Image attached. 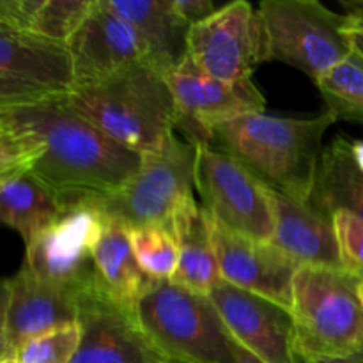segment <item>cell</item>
Segmentation results:
<instances>
[{
    "instance_id": "cell-12",
    "label": "cell",
    "mask_w": 363,
    "mask_h": 363,
    "mask_svg": "<svg viewBox=\"0 0 363 363\" xmlns=\"http://www.w3.org/2000/svg\"><path fill=\"white\" fill-rule=\"evenodd\" d=\"M80 344L69 363H169L133 312L119 307L98 287L78 300Z\"/></svg>"
},
{
    "instance_id": "cell-13",
    "label": "cell",
    "mask_w": 363,
    "mask_h": 363,
    "mask_svg": "<svg viewBox=\"0 0 363 363\" xmlns=\"http://www.w3.org/2000/svg\"><path fill=\"white\" fill-rule=\"evenodd\" d=\"M209 300L238 346L261 363H303L294 347V323L287 308L222 282Z\"/></svg>"
},
{
    "instance_id": "cell-41",
    "label": "cell",
    "mask_w": 363,
    "mask_h": 363,
    "mask_svg": "<svg viewBox=\"0 0 363 363\" xmlns=\"http://www.w3.org/2000/svg\"><path fill=\"white\" fill-rule=\"evenodd\" d=\"M169 363H183V362H177V360H170Z\"/></svg>"
},
{
    "instance_id": "cell-1",
    "label": "cell",
    "mask_w": 363,
    "mask_h": 363,
    "mask_svg": "<svg viewBox=\"0 0 363 363\" xmlns=\"http://www.w3.org/2000/svg\"><path fill=\"white\" fill-rule=\"evenodd\" d=\"M0 123L4 130L30 135L43 145L28 172L64 208L113 194L140 167L142 155L121 147L82 119L64 94L0 113Z\"/></svg>"
},
{
    "instance_id": "cell-24",
    "label": "cell",
    "mask_w": 363,
    "mask_h": 363,
    "mask_svg": "<svg viewBox=\"0 0 363 363\" xmlns=\"http://www.w3.org/2000/svg\"><path fill=\"white\" fill-rule=\"evenodd\" d=\"M326 112L337 121L363 124V57L353 52L326 71L318 82Z\"/></svg>"
},
{
    "instance_id": "cell-28",
    "label": "cell",
    "mask_w": 363,
    "mask_h": 363,
    "mask_svg": "<svg viewBox=\"0 0 363 363\" xmlns=\"http://www.w3.org/2000/svg\"><path fill=\"white\" fill-rule=\"evenodd\" d=\"M340 266L347 275L363 280V220L346 209L332 215Z\"/></svg>"
},
{
    "instance_id": "cell-8",
    "label": "cell",
    "mask_w": 363,
    "mask_h": 363,
    "mask_svg": "<svg viewBox=\"0 0 363 363\" xmlns=\"http://www.w3.org/2000/svg\"><path fill=\"white\" fill-rule=\"evenodd\" d=\"M195 188L202 208L222 225L269 243L275 229L272 188L247 167L211 145H195Z\"/></svg>"
},
{
    "instance_id": "cell-18",
    "label": "cell",
    "mask_w": 363,
    "mask_h": 363,
    "mask_svg": "<svg viewBox=\"0 0 363 363\" xmlns=\"http://www.w3.org/2000/svg\"><path fill=\"white\" fill-rule=\"evenodd\" d=\"M0 74L59 94H66L74 85L64 43L16 28H0Z\"/></svg>"
},
{
    "instance_id": "cell-32",
    "label": "cell",
    "mask_w": 363,
    "mask_h": 363,
    "mask_svg": "<svg viewBox=\"0 0 363 363\" xmlns=\"http://www.w3.org/2000/svg\"><path fill=\"white\" fill-rule=\"evenodd\" d=\"M172 7L190 27L215 13V4L211 0H172Z\"/></svg>"
},
{
    "instance_id": "cell-20",
    "label": "cell",
    "mask_w": 363,
    "mask_h": 363,
    "mask_svg": "<svg viewBox=\"0 0 363 363\" xmlns=\"http://www.w3.org/2000/svg\"><path fill=\"white\" fill-rule=\"evenodd\" d=\"M106 7L133 25L151 53L152 66L174 69L186 57L190 25L174 11L172 0H105Z\"/></svg>"
},
{
    "instance_id": "cell-3",
    "label": "cell",
    "mask_w": 363,
    "mask_h": 363,
    "mask_svg": "<svg viewBox=\"0 0 363 363\" xmlns=\"http://www.w3.org/2000/svg\"><path fill=\"white\" fill-rule=\"evenodd\" d=\"M64 99L105 137L137 155L156 152L176 130V103L163 71L138 62Z\"/></svg>"
},
{
    "instance_id": "cell-16",
    "label": "cell",
    "mask_w": 363,
    "mask_h": 363,
    "mask_svg": "<svg viewBox=\"0 0 363 363\" xmlns=\"http://www.w3.org/2000/svg\"><path fill=\"white\" fill-rule=\"evenodd\" d=\"M78 300V294L39 279L21 266L9 279L6 340L11 357L32 337L77 323Z\"/></svg>"
},
{
    "instance_id": "cell-27",
    "label": "cell",
    "mask_w": 363,
    "mask_h": 363,
    "mask_svg": "<svg viewBox=\"0 0 363 363\" xmlns=\"http://www.w3.org/2000/svg\"><path fill=\"white\" fill-rule=\"evenodd\" d=\"M80 344V326H59L21 344L13 357L20 363H69Z\"/></svg>"
},
{
    "instance_id": "cell-17",
    "label": "cell",
    "mask_w": 363,
    "mask_h": 363,
    "mask_svg": "<svg viewBox=\"0 0 363 363\" xmlns=\"http://www.w3.org/2000/svg\"><path fill=\"white\" fill-rule=\"evenodd\" d=\"M272 202L275 229L269 245L300 266L342 269L332 216L273 190Z\"/></svg>"
},
{
    "instance_id": "cell-23",
    "label": "cell",
    "mask_w": 363,
    "mask_h": 363,
    "mask_svg": "<svg viewBox=\"0 0 363 363\" xmlns=\"http://www.w3.org/2000/svg\"><path fill=\"white\" fill-rule=\"evenodd\" d=\"M66 208L30 172L0 183V223L16 230L25 247L64 215Z\"/></svg>"
},
{
    "instance_id": "cell-11",
    "label": "cell",
    "mask_w": 363,
    "mask_h": 363,
    "mask_svg": "<svg viewBox=\"0 0 363 363\" xmlns=\"http://www.w3.org/2000/svg\"><path fill=\"white\" fill-rule=\"evenodd\" d=\"M186 57L209 77L225 82L252 80L264 62L261 18L252 4L236 0L190 27Z\"/></svg>"
},
{
    "instance_id": "cell-40",
    "label": "cell",
    "mask_w": 363,
    "mask_h": 363,
    "mask_svg": "<svg viewBox=\"0 0 363 363\" xmlns=\"http://www.w3.org/2000/svg\"><path fill=\"white\" fill-rule=\"evenodd\" d=\"M2 362H4V363H20L14 357H6Z\"/></svg>"
},
{
    "instance_id": "cell-7",
    "label": "cell",
    "mask_w": 363,
    "mask_h": 363,
    "mask_svg": "<svg viewBox=\"0 0 363 363\" xmlns=\"http://www.w3.org/2000/svg\"><path fill=\"white\" fill-rule=\"evenodd\" d=\"M194 176L195 147L172 135L160 151L142 155L140 167L123 188L82 204L126 229L158 225L170 230L179 206L194 197Z\"/></svg>"
},
{
    "instance_id": "cell-10",
    "label": "cell",
    "mask_w": 363,
    "mask_h": 363,
    "mask_svg": "<svg viewBox=\"0 0 363 363\" xmlns=\"http://www.w3.org/2000/svg\"><path fill=\"white\" fill-rule=\"evenodd\" d=\"M105 222V216L89 204L66 208L53 225L25 247L23 266L39 279L82 296L96 287L92 247Z\"/></svg>"
},
{
    "instance_id": "cell-21",
    "label": "cell",
    "mask_w": 363,
    "mask_h": 363,
    "mask_svg": "<svg viewBox=\"0 0 363 363\" xmlns=\"http://www.w3.org/2000/svg\"><path fill=\"white\" fill-rule=\"evenodd\" d=\"M92 262L96 287L113 303L133 312L152 279L138 266L126 227L106 220L101 236L92 247Z\"/></svg>"
},
{
    "instance_id": "cell-22",
    "label": "cell",
    "mask_w": 363,
    "mask_h": 363,
    "mask_svg": "<svg viewBox=\"0 0 363 363\" xmlns=\"http://www.w3.org/2000/svg\"><path fill=\"white\" fill-rule=\"evenodd\" d=\"M308 204L328 216L346 209L363 220V172L351 158L350 138L335 137L323 149Z\"/></svg>"
},
{
    "instance_id": "cell-29",
    "label": "cell",
    "mask_w": 363,
    "mask_h": 363,
    "mask_svg": "<svg viewBox=\"0 0 363 363\" xmlns=\"http://www.w3.org/2000/svg\"><path fill=\"white\" fill-rule=\"evenodd\" d=\"M55 94H59V92H52L48 89L28 84V82L0 74V113L20 108V106L34 105V103H39Z\"/></svg>"
},
{
    "instance_id": "cell-2",
    "label": "cell",
    "mask_w": 363,
    "mask_h": 363,
    "mask_svg": "<svg viewBox=\"0 0 363 363\" xmlns=\"http://www.w3.org/2000/svg\"><path fill=\"white\" fill-rule=\"evenodd\" d=\"M333 123L330 112L314 119L247 113L213 128L211 147L233 156L273 191L308 202L323 137Z\"/></svg>"
},
{
    "instance_id": "cell-25",
    "label": "cell",
    "mask_w": 363,
    "mask_h": 363,
    "mask_svg": "<svg viewBox=\"0 0 363 363\" xmlns=\"http://www.w3.org/2000/svg\"><path fill=\"white\" fill-rule=\"evenodd\" d=\"M131 250L142 272L152 280H172L176 275L179 250L169 229L158 225L128 229Z\"/></svg>"
},
{
    "instance_id": "cell-37",
    "label": "cell",
    "mask_w": 363,
    "mask_h": 363,
    "mask_svg": "<svg viewBox=\"0 0 363 363\" xmlns=\"http://www.w3.org/2000/svg\"><path fill=\"white\" fill-rule=\"evenodd\" d=\"M236 363H261V362L236 344Z\"/></svg>"
},
{
    "instance_id": "cell-5",
    "label": "cell",
    "mask_w": 363,
    "mask_h": 363,
    "mask_svg": "<svg viewBox=\"0 0 363 363\" xmlns=\"http://www.w3.org/2000/svg\"><path fill=\"white\" fill-rule=\"evenodd\" d=\"M149 339L183 363H236V342L204 294L172 280H152L133 308Z\"/></svg>"
},
{
    "instance_id": "cell-9",
    "label": "cell",
    "mask_w": 363,
    "mask_h": 363,
    "mask_svg": "<svg viewBox=\"0 0 363 363\" xmlns=\"http://www.w3.org/2000/svg\"><path fill=\"white\" fill-rule=\"evenodd\" d=\"M165 78L176 103V128L194 147L211 145V130L218 124L264 112V96L254 82L209 77L188 57L167 71Z\"/></svg>"
},
{
    "instance_id": "cell-35",
    "label": "cell",
    "mask_w": 363,
    "mask_h": 363,
    "mask_svg": "<svg viewBox=\"0 0 363 363\" xmlns=\"http://www.w3.org/2000/svg\"><path fill=\"white\" fill-rule=\"evenodd\" d=\"M34 140L35 138L30 137V135L13 133V131L0 130V151H2V149H13L20 147V145H27Z\"/></svg>"
},
{
    "instance_id": "cell-39",
    "label": "cell",
    "mask_w": 363,
    "mask_h": 363,
    "mask_svg": "<svg viewBox=\"0 0 363 363\" xmlns=\"http://www.w3.org/2000/svg\"><path fill=\"white\" fill-rule=\"evenodd\" d=\"M358 296H360V301H362V305H363V280L360 284H358Z\"/></svg>"
},
{
    "instance_id": "cell-15",
    "label": "cell",
    "mask_w": 363,
    "mask_h": 363,
    "mask_svg": "<svg viewBox=\"0 0 363 363\" xmlns=\"http://www.w3.org/2000/svg\"><path fill=\"white\" fill-rule=\"evenodd\" d=\"M209 220L223 282L266 298L291 312L293 280L300 264L273 245L241 236L216 222L211 215Z\"/></svg>"
},
{
    "instance_id": "cell-4",
    "label": "cell",
    "mask_w": 363,
    "mask_h": 363,
    "mask_svg": "<svg viewBox=\"0 0 363 363\" xmlns=\"http://www.w3.org/2000/svg\"><path fill=\"white\" fill-rule=\"evenodd\" d=\"M362 280L344 269L300 266L293 280L294 347L303 363L363 354Z\"/></svg>"
},
{
    "instance_id": "cell-34",
    "label": "cell",
    "mask_w": 363,
    "mask_h": 363,
    "mask_svg": "<svg viewBox=\"0 0 363 363\" xmlns=\"http://www.w3.org/2000/svg\"><path fill=\"white\" fill-rule=\"evenodd\" d=\"M7 301H9V279H0V358L11 357L6 340Z\"/></svg>"
},
{
    "instance_id": "cell-6",
    "label": "cell",
    "mask_w": 363,
    "mask_h": 363,
    "mask_svg": "<svg viewBox=\"0 0 363 363\" xmlns=\"http://www.w3.org/2000/svg\"><path fill=\"white\" fill-rule=\"evenodd\" d=\"M257 13L264 60L289 64L314 82L353 52L346 14L318 0H264Z\"/></svg>"
},
{
    "instance_id": "cell-33",
    "label": "cell",
    "mask_w": 363,
    "mask_h": 363,
    "mask_svg": "<svg viewBox=\"0 0 363 363\" xmlns=\"http://www.w3.org/2000/svg\"><path fill=\"white\" fill-rule=\"evenodd\" d=\"M346 9V16L350 20L347 25V38L357 53L363 57V0L362 2H342Z\"/></svg>"
},
{
    "instance_id": "cell-42",
    "label": "cell",
    "mask_w": 363,
    "mask_h": 363,
    "mask_svg": "<svg viewBox=\"0 0 363 363\" xmlns=\"http://www.w3.org/2000/svg\"><path fill=\"white\" fill-rule=\"evenodd\" d=\"M0 130H4V128H2V123H0Z\"/></svg>"
},
{
    "instance_id": "cell-36",
    "label": "cell",
    "mask_w": 363,
    "mask_h": 363,
    "mask_svg": "<svg viewBox=\"0 0 363 363\" xmlns=\"http://www.w3.org/2000/svg\"><path fill=\"white\" fill-rule=\"evenodd\" d=\"M350 152L354 165L363 172V140H350Z\"/></svg>"
},
{
    "instance_id": "cell-19",
    "label": "cell",
    "mask_w": 363,
    "mask_h": 363,
    "mask_svg": "<svg viewBox=\"0 0 363 363\" xmlns=\"http://www.w3.org/2000/svg\"><path fill=\"white\" fill-rule=\"evenodd\" d=\"M170 233L176 238L179 250V262L172 282L209 296L223 280L213 247L211 220L208 211L199 206L194 197L186 199L174 215Z\"/></svg>"
},
{
    "instance_id": "cell-26",
    "label": "cell",
    "mask_w": 363,
    "mask_h": 363,
    "mask_svg": "<svg viewBox=\"0 0 363 363\" xmlns=\"http://www.w3.org/2000/svg\"><path fill=\"white\" fill-rule=\"evenodd\" d=\"M94 0H39L30 32L66 45L91 11Z\"/></svg>"
},
{
    "instance_id": "cell-31",
    "label": "cell",
    "mask_w": 363,
    "mask_h": 363,
    "mask_svg": "<svg viewBox=\"0 0 363 363\" xmlns=\"http://www.w3.org/2000/svg\"><path fill=\"white\" fill-rule=\"evenodd\" d=\"M39 0H0V28L30 32Z\"/></svg>"
},
{
    "instance_id": "cell-38",
    "label": "cell",
    "mask_w": 363,
    "mask_h": 363,
    "mask_svg": "<svg viewBox=\"0 0 363 363\" xmlns=\"http://www.w3.org/2000/svg\"><path fill=\"white\" fill-rule=\"evenodd\" d=\"M314 363H363V354L357 358H346V360H319Z\"/></svg>"
},
{
    "instance_id": "cell-30",
    "label": "cell",
    "mask_w": 363,
    "mask_h": 363,
    "mask_svg": "<svg viewBox=\"0 0 363 363\" xmlns=\"http://www.w3.org/2000/svg\"><path fill=\"white\" fill-rule=\"evenodd\" d=\"M41 151L43 145L38 140L27 145H20V147L2 149L0 151V183L28 172Z\"/></svg>"
},
{
    "instance_id": "cell-43",
    "label": "cell",
    "mask_w": 363,
    "mask_h": 363,
    "mask_svg": "<svg viewBox=\"0 0 363 363\" xmlns=\"http://www.w3.org/2000/svg\"><path fill=\"white\" fill-rule=\"evenodd\" d=\"M2 360H4V358H0V363H4V362H2Z\"/></svg>"
},
{
    "instance_id": "cell-14",
    "label": "cell",
    "mask_w": 363,
    "mask_h": 363,
    "mask_svg": "<svg viewBox=\"0 0 363 363\" xmlns=\"http://www.w3.org/2000/svg\"><path fill=\"white\" fill-rule=\"evenodd\" d=\"M73 66V87L96 84L138 62H151L147 45L133 25L94 0L91 11L66 43Z\"/></svg>"
}]
</instances>
